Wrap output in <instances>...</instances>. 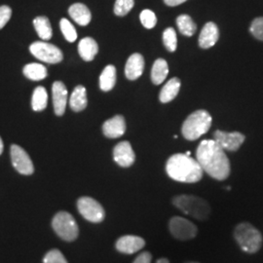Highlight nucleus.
<instances>
[{
  "instance_id": "1",
  "label": "nucleus",
  "mask_w": 263,
  "mask_h": 263,
  "mask_svg": "<svg viewBox=\"0 0 263 263\" xmlns=\"http://www.w3.org/2000/svg\"><path fill=\"white\" fill-rule=\"evenodd\" d=\"M196 158L203 172L217 180H224L230 175V162L224 151L213 140L201 141Z\"/></svg>"
},
{
  "instance_id": "2",
  "label": "nucleus",
  "mask_w": 263,
  "mask_h": 263,
  "mask_svg": "<svg viewBox=\"0 0 263 263\" xmlns=\"http://www.w3.org/2000/svg\"><path fill=\"white\" fill-rule=\"evenodd\" d=\"M166 172L171 179L179 182L195 183L203 178V170L197 160L182 153L170 157L166 164Z\"/></svg>"
},
{
  "instance_id": "3",
  "label": "nucleus",
  "mask_w": 263,
  "mask_h": 263,
  "mask_svg": "<svg viewBox=\"0 0 263 263\" xmlns=\"http://www.w3.org/2000/svg\"><path fill=\"white\" fill-rule=\"evenodd\" d=\"M173 204L183 214L198 220H206L211 215V207L203 198L193 195H179L173 199Z\"/></svg>"
},
{
  "instance_id": "4",
  "label": "nucleus",
  "mask_w": 263,
  "mask_h": 263,
  "mask_svg": "<svg viewBox=\"0 0 263 263\" xmlns=\"http://www.w3.org/2000/svg\"><path fill=\"white\" fill-rule=\"evenodd\" d=\"M234 238L237 244L248 254L257 253L262 246V235L250 222H242L234 229Z\"/></svg>"
},
{
  "instance_id": "5",
  "label": "nucleus",
  "mask_w": 263,
  "mask_h": 263,
  "mask_svg": "<svg viewBox=\"0 0 263 263\" xmlns=\"http://www.w3.org/2000/svg\"><path fill=\"white\" fill-rule=\"evenodd\" d=\"M212 126V116L206 110L191 113L182 125L181 133L188 141H195L205 135Z\"/></svg>"
},
{
  "instance_id": "6",
  "label": "nucleus",
  "mask_w": 263,
  "mask_h": 263,
  "mask_svg": "<svg viewBox=\"0 0 263 263\" xmlns=\"http://www.w3.org/2000/svg\"><path fill=\"white\" fill-rule=\"evenodd\" d=\"M52 227L57 235L66 242L76 240L79 234V228L74 217L67 212H59L52 220Z\"/></svg>"
},
{
  "instance_id": "7",
  "label": "nucleus",
  "mask_w": 263,
  "mask_h": 263,
  "mask_svg": "<svg viewBox=\"0 0 263 263\" xmlns=\"http://www.w3.org/2000/svg\"><path fill=\"white\" fill-rule=\"evenodd\" d=\"M29 51L36 59L47 64H59L64 59L63 53L59 48L43 41L33 42L29 46Z\"/></svg>"
},
{
  "instance_id": "8",
  "label": "nucleus",
  "mask_w": 263,
  "mask_h": 263,
  "mask_svg": "<svg viewBox=\"0 0 263 263\" xmlns=\"http://www.w3.org/2000/svg\"><path fill=\"white\" fill-rule=\"evenodd\" d=\"M77 209L79 214L90 222L100 223L104 219V208L93 198H79L77 201Z\"/></svg>"
},
{
  "instance_id": "9",
  "label": "nucleus",
  "mask_w": 263,
  "mask_h": 263,
  "mask_svg": "<svg viewBox=\"0 0 263 263\" xmlns=\"http://www.w3.org/2000/svg\"><path fill=\"white\" fill-rule=\"evenodd\" d=\"M169 229L174 238L180 241H187L195 238L198 233L196 226L181 216H174L170 219Z\"/></svg>"
},
{
  "instance_id": "10",
  "label": "nucleus",
  "mask_w": 263,
  "mask_h": 263,
  "mask_svg": "<svg viewBox=\"0 0 263 263\" xmlns=\"http://www.w3.org/2000/svg\"><path fill=\"white\" fill-rule=\"evenodd\" d=\"M10 153L12 164L14 168L17 170V172L25 176H29L33 174L34 167L27 151L17 144H13L11 145Z\"/></svg>"
},
{
  "instance_id": "11",
  "label": "nucleus",
  "mask_w": 263,
  "mask_h": 263,
  "mask_svg": "<svg viewBox=\"0 0 263 263\" xmlns=\"http://www.w3.org/2000/svg\"><path fill=\"white\" fill-rule=\"evenodd\" d=\"M214 141L223 149V151H237L245 141V136L239 132L217 131L214 133Z\"/></svg>"
},
{
  "instance_id": "12",
  "label": "nucleus",
  "mask_w": 263,
  "mask_h": 263,
  "mask_svg": "<svg viewBox=\"0 0 263 263\" xmlns=\"http://www.w3.org/2000/svg\"><path fill=\"white\" fill-rule=\"evenodd\" d=\"M114 161L123 168L131 167L135 163L136 155L132 148L131 143L129 141L119 142L113 151Z\"/></svg>"
},
{
  "instance_id": "13",
  "label": "nucleus",
  "mask_w": 263,
  "mask_h": 263,
  "mask_svg": "<svg viewBox=\"0 0 263 263\" xmlns=\"http://www.w3.org/2000/svg\"><path fill=\"white\" fill-rule=\"evenodd\" d=\"M116 250L125 254H132L141 251L145 246V241L139 236L126 235L116 242Z\"/></svg>"
},
{
  "instance_id": "14",
  "label": "nucleus",
  "mask_w": 263,
  "mask_h": 263,
  "mask_svg": "<svg viewBox=\"0 0 263 263\" xmlns=\"http://www.w3.org/2000/svg\"><path fill=\"white\" fill-rule=\"evenodd\" d=\"M52 94L55 113L58 116H62L66 111L67 102V89L66 85L61 81L54 82L52 87Z\"/></svg>"
},
{
  "instance_id": "15",
  "label": "nucleus",
  "mask_w": 263,
  "mask_h": 263,
  "mask_svg": "<svg viewBox=\"0 0 263 263\" xmlns=\"http://www.w3.org/2000/svg\"><path fill=\"white\" fill-rule=\"evenodd\" d=\"M126 131V122L121 115H116L105 121L103 125V132L105 137L109 139H117L122 137Z\"/></svg>"
},
{
  "instance_id": "16",
  "label": "nucleus",
  "mask_w": 263,
  "mask_h": 263,
  "mask_svg": "<svg viewBox=\"0 0 263 263\" xmlns=\"http://www.w3.org/2000/svg\"><path fill=\"white\" fill-rule=\"evenodd\" d=\"M219 37L218 28L215 23L209 22L200 32L199 46L203 49L213 47Z\"/></svg>"
},
{
  "instance_id": "17",
  "label": "nucleus",
  "mask_w": 263,
  "mask_h": 263,
  "mask_svg": "<svg viewBox=\"0 0 263 263\" xmlns=\"http://www.w3.org/2000/svg\"><path fill=\"white\" fill-rule=\"evenodd\" d=\"M144 69V59L141 54H133L125 66V76L129 80H137L141 77Z\"/></svg>"
},
{
  "instance_id": "18",
  "label": "nucleus",
  "mask_w": 263,
  "mask_h": 263,
  "mask_svg": "<svg viewBox=\"0 0 263 263\" xmlns=\"http://www.w3.org/2000/svg\"><path fill=\"white\" fill-rule=\"evenodd\" d=\"M68 14L72 20H74L76 24L82 27L88 26L92 19L90 10L82 3L72 4L68 9Z\"/></svg>"
},
{
  "instance_id": "19",
  "label": "nucleus",
  "mask_w": 263,
  "mask_h": 263,
  "mask_svg": "<svg viewBox=\"0 0 263 263\" xmlns=\"http://www.w3.org/2000/svg\"><path fill=\"white\" fill-rule=\"evenodd\" d=\"M78 52L80 57L86 61L91 62L94 60L95 57L99 52L98 43L95 41V39L91 37H85L79 42L78 45Z\"/></svg>"
},
{
  "instance_id": "20",
  "label": "nucleus",
  "mask_w": 263,
  "mask_h": 263,
  "mask_svg": "<svg viewBox=\"0 0 263 263\" xmlns=\"http://www.w3.org/2000/svg\"><path fill=\"white\" fill-rule=\"evenodd\" d=\"M179 89H180V80L179 78L174 77L170 79L160 92V102L163 104L172 102L179 94Z\"/></svg>"
},
{
  "instance_id": "21",
  "label": "nucleus",
  "mask_w": 263,
  "mask_h": 263,
  "mask_svg": "<svg viewBox=\"0 0 263 263\" xmlns=\"http://www.w3.org/2000/svg\"><path fill=\"white\" fill-rule=\"evenodd\" d=\"M88 104L87 100V92L84 86H77L73 90L72 94L69 99V104L73 111L79 112L84 110Z\"/></svg>"
},
{
  "instance_id": "22",
  "label": "nucleus",
  "mask_w": 263,
  "mask_h": 263,
  "mask_svg": "<svg viewBox=\"0 0 263 263\" xmlns=\"http://www.w3.org/2000/svg\"><path fill=\"white\" fill-rule=\"evenodd\" d=\"M169 73L168 63L164 59H157L151 70V80L155 85H160L165 81Z\"/></svg>"
},
{
  "instance_id": "23",
  "label": "nucleus",
  "mask_w": 263,
  "mask_h": 263,
  "mask_svg": "<svg viewBox=\"0 0 263 263\" xmlns=\"http://www.w3.org/2000/svg\"><path fill=\"white\" fill-rule=\"evenodd\" d=\"M116 83V68L115 66H109L104 67L102 74L100 76V88L104 92L112 90Z\"/></svg>"
},
{
  "instance_id": "24",
  "label": "nucleus",
  "mask_w": 263,
  "mask_h": 263,
  "mask_svg": "<svg viewBox=\"0 0 263 263\" xmlns=\"http://www.w3.org/2000/svg\"><path fill=\"white\" fill-rule=\"evenodd\" d=\"M24 74L32 81H40L46 78L47 76V68L40 64H28L24 67Z\"/></svg>"
},
{
  "instance_id": "25",
  "label": "nucleus",
  "mask_w": 263,
  "mask_h": 263,
  "mask_svg": "<svg viewBox=\"0 0 263 263\" xmlns=\"http://www.w3.org/2000/svg\"><path fill=\"white\" fill-rule=\"evenodd\" d=\"M33 25L37 32L38 36L42 40H50L53 36L52 27L47 17L41 16L33 20Z\"/></svg>"
},
{
  "instance_id": "26",
  "label": "nucleus",
  "mask_w": 263,
  "mask_h": 263,
  "mask_svg": "<svg viewBox=\"0 0 263 263\" xmlns=\"http://www.w3.org/2000/svg\"><path fill=\"white\" fill-rule=\"evenodd\" d=\"M48 103V94L46 89L42 86L35 88L31 99V106L34 111H42L46 108Z\"/></svg>"
},
{
  "instance_id": "27",
  "label": "nucleus",
  "mask_w": 263,
  "mask_h": 263,
  "mask_svg": "<svg viewBox=\"0 0 263 263\" xmlns=\"http://www.w3.org/2000/svg\"><path fill=\"white\" fill-rule=\"evenodd\" d=\"M179 32L185 36H192L197 29L196 24L188 15H180L177 19Z\"/></svg>"
},
{
  "instance_id": "28",
  "label": "nucleus",
  "mask_w": 263,
  "mask_h": 263,
  "mask_svg": "<svg viewBox=\"0 0 263 263\" xmlns=\"http://www.w3.org/2000/svg\"><path fill=\"white\" fill-rule=\"evenodd\" d=\"M163 42L166 49L170 52H175L178 47V39L176 30L173 28H168L163 32Z\"/></svg>"
},
{
  "instance_id": "29",
  "label": "nucleus",
  "mask_w": 263,
  "mask_h": 263,
  "mask_svg": "<svg viewBox=\"0 0 263 263\" xmlns=\"http://www.w3.org/2000/svg\"><path fill=\"white\" fill-rule=\"evenodd\" d=\"M61 30L68 42H74L77 39V32L72 24L66 19H62L60 22Z\"/></svg>"
},
{
  "instance_id": "30",
  "label": "nucleus",
  "mask_w": 263,
  "mask_h": 263,
  "mask_svg": "<svg viewBox=\"0 0 263 263\" xmlns=\"http://www.w3.org/2000/svg\"><path fill=\"white\" fill-rule=\"evenodd\" d=\"M134 0H116L114 5V13L117 16H126L134 7Z\"/></svg>"
},
{
  "instance_id": "31",
  "label": "nucleus",
  "mask_w": 263,
  "mask_h": 263,
  "mask_svg": "<svg viewBox=\"0 0 263 263\" xmlns=\"http://www.w3.org/2000/svg\"><path fill=\"white\" fill-rule=\"evenodd\" d=\"M140 18H141L142 26L145 28H148V29L154 28L157 24L156 15L151 10H143L141 13Z\"/></svg>"
},
{
  "instance_id": "32",
  "label": "nucleus",
  "mask_w": 263,
  "mask_h": 263,
  "mask_svg": "<svg viewBox=\"0 0 263 263\" xmlns=\"http://www.w3.org/2000/svg\"><path fill=\"white\" fill-rule=\"evenodd\" d=\"M43 263H67L65 255L57 249L49 251L43 258Z\"/></svg>"
},
{
  "instance_id": "33",
  "label": "nucleus",
  "mask_w": 263,
  "mask_h": 263,
  "mask_svg": "<svg viewBox=\"0 0 263 263\" xmlns=\"http://www.w3.org/2000/svg\"><path fill=\"white\" fill-rule=\"evenodd\" d=\"M250 30L254 37L263 41V17L254 19L251 25Z\"/></svg>"
},
{
  "instance_id": "34",
  "label": "nucleus",
  "mask_w": 263,
  "mask_h": 263,
  "mask_svg": "<svg viewBox=\"0 0 263 263\" xmlns=\"http://www.w3.org/2000/svg\"><path fill=\"white\" fill-rule=\"evenodd\" d=\"M12 16V9L7 5L0 6V29L4 28Z\"/></svg>"
},
{
  "instance_id": "35",
  "label": "nucleus",
  "mask_w": 263,
  "mask_h": 263,
  "mask_svg": "<svg viewBox=\"0 0 263 263\" xmlns=\"http://www.w3.org/2000/svg\"><path fill=\"white\" fill-rule=\"evenodd\" d=\"M151 260H152V255L151 253L144 252V253H141L140 255H138L133 263H151Z\"/></svg>"
},
{
  "instance_id": "36",
  "label": "nucleus",
  "mask_w": 263,
  "mask_h": 263,
  "mask_svg": "<svg viewBox=\"0 0 263 263\" xmlns=\"http://www.w3.org/2000/svg\"><path fill=\"white\" fill-rule=\"evenodd\" d=\"M185 1H187V0H164L165 4H167L168 6H172V7L180 5V4L184 3Z\"/></svg>"
},
{
  "instance_id": "37",
  "label": "nucleus",
  "mask_w": 263,
  "mask_h": 263,
  "mask_svg": "<svg viewBox=\"0 0 263 263\" xmlns=\"http://www.w3.org/2000/svg\"><path fill=\"white\" fill-rule=\"evenodd\" d=\"M156 263H170V261L167 258H160L156 261Z\"/></svg>"
},
{
  "instance_id": "38",
  "label": "nucleus",
  "mask_w": 263,
  "mask_h": 263,
  "mask_svg": "<svg viewBox=\"0 0 263 263\" xmlns=\"http://www.w3.org/2000/svg\"><path fill=\"white\" fill-rule=\"evenodd\" d=\"M3 141L1 140V138H0V155L2 154V152H3Z\"/></svg>"
},
{
  "instance_id": "39",
  "label": "nucleus",
  "mask_w": 263,
  "mask_h": 263,
  "mask_svg": "<svg viewBox=\"0 0 263 263\" xmlns=\"http://www.w3.org/2000/svg\"><path fill=\"white\" fill-rule=\"evenodd\" d=\"M186 263H199V262H195V261H188V262Z\"/></svg>"
}]
</instances>
